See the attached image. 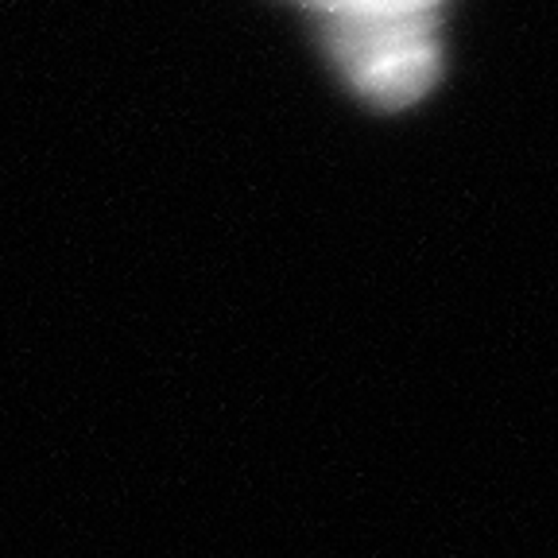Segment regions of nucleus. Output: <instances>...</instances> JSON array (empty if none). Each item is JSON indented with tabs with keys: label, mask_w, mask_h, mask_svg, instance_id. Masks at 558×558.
Here are the masks:
<instances>
[{
	"label": "nucleus",
	"mask_w": 558,
	"mask_h": 558,
	"mask_svg": "<svg viewBox=\"0 0 558 558\" xmlns=\"http://www.w3.org/2000/svg\"><path fill=\"white\" fill-rule=\"evenodd\" d=\"M303 9L326 20H368V16H415V12H438L446 0H295Z\"/></svg>",
	"instance_id": "obj_2"
},
{
	"label": "nucleus",
	"mask_w": 558,
	"mask_h": 558,
	"mask_svg": "<svg viewBox=\"0 0 558 558\" xmlns=\"http://www.w3.org/2000/svg\"><path fill=\"white\" fill-rule=\"evenodd\" d=\"M318 27L341 78L380 109H408L438 82V12L326 20Z\"/></svg>",
	"instance_id": "obj_1"
}]
</instances>
